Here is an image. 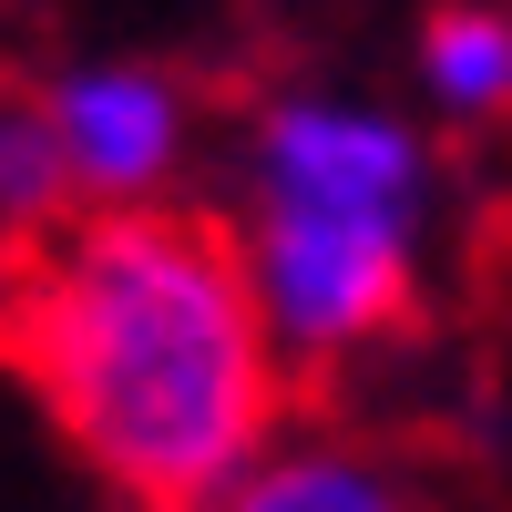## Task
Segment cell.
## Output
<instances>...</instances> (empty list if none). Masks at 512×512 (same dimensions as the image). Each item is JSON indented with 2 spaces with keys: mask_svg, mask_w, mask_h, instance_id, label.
Segmentation results:
<instances>
[{
  "mask_svg": "<svg viewBox=\"0 0 512 512\" xmlns=\"http://www.w3.org/2000/svg\"><path fill=\"white\" fill-rule=\"evenodd\" d=\"M41 103L62 134L72 205H175L205 164V134H216L205 93L144 52H82L41 82Z\"/></svg>",
  "mask_w": 512,
  "mask_h": 512,
  "instance_id": "7a4b0ae2",
  "label": "cell"
},
{
  "mask_svg": "<svg viewBox=\"0 0 512 512\" xmlns=\"http://www.w3.org/2000/svg\"><path fill=\"white\" fill-rule=\"evenodd\" d=\"M205 512H441L431 472L359 420H287Z\"/></svg>",
  "mask_w": 512,
  "mask_h": 512,
  "instance_id": "3957f363",
  "label": "cell"
},
{
  "mask_svg": "<svg viewBox=\"0 0 512 512\" xmlns=\"http://www.w3.org/2000/svg\"><path fill=\"white\" fill-rule=\"evenodd\" d=\"M62 216H72V175H62L52 103H41V82H0V246H21Z\"/></svg>",
  "mask_w": 512,
  "mask_h": 512,
  "instance_id": "5b68a950",
  "label": "cell"
},
{
  "mask_svg": "<svg viewBox=\"0 0 512 512\" xmlns=\"http://www.w3.org/2000/svg\"><path fill=\"white\" fill-rule=\"evenodd\" d=\"M410 82L441 134L512 123V0H431L410 31Z\"/></svg>",
  "mask_w": 512,
  "mask_h": 512,
  "instance_id": "277c9868",
  "label": "cell"
},
{
  "mask_svg": "<svg viewBox=\"0 0 512 512\" xmlns=\"http://www.w3.org/2000/svg\"><path fill=\"white\" fill-rule=\"evenodd\" d=\"M0 369L113 512H205L297 420L216 205H72L0 246Z\"/></svg>",
  "mask_w": 512,
  "mask_h": 512,
  "instance_id": "6da1fadb",
  "label": "cell"
}]
</instances>
